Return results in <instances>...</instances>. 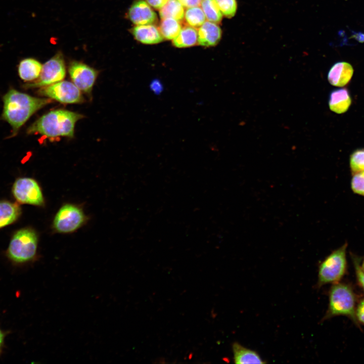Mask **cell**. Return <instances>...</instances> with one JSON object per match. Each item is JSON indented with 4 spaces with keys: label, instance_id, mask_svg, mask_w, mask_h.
I'll use <instances>...</instances> for the list:
<instances>
[{
    "label": "cell",
    "instance_id": "cell-1",
    "mask_svg": "<svg viewBox=\"0 0 364 364\" xmlns=\"http://www.w3.org/2000/svg\"><path fill=\"white\" fill-rule=\"evenodd\" d=\"M2 119L12 127L10 138L15 136L21 127L36 112L51 103L49 98H37L10 89L3 96Z\"/></svg>",
    "mask_w": 364,
    "mask_h": 364
},
{
    "label": "cell",
    "instance_id": "cell-2",
    "mask_svg": "<svg viewBox=\"0 0 364 364\" xmlns=\"http://www.w3.org/2000/svg\"><path fill=\"white\" fill-rule=\"evenodd\" d=\"M82 114L67 110L58 109L43 114L27 129L28 134H39L48 138L65 136L72 138L76 123Z\"/></svg>",
    "mask_w": 364,
    "mask_h": 364
},
{
    "label": "cell",
    "instance_id": "cell-3",
    "mask_svg": "<svg viewBox=\"0 0 364 364\" xmlns=\"http://www.w3.org/2000/svg\"><path fill=\"white\" fill-rule=\"evenodd\" d=\"M328 309L322 321L337 316H345L358 326L355 317L356 296L351 286L347 283L333 284L329 291Z\"/></svg>",
    "mask_w": 364,
    "mask_h": 364
},
{
    "label": "cell",
    "instance_id": "cell-4",
    "mask_svg": "<svg viewBox=\"0 0 364 364\" xmlns=\"http://www.w3.org/2000/svg\"><path fill=\"white\" fill-rule=\"evenodd\" d=\"M37 236L32 229L24 228L15 232L6 251L9 260L15 265L32 261L36 256Z\"/></svg>",
    "mask_w": 364,
    "mask_h": 364
},
{
    "label": "cell",
    "instance_id": "cell-5",
    "mask_svg": "<svg viewBox=\"0 0 364 364\" xmlns=\"http://www.w3.org/2000/svg\"><path fill=\"white\" fill-rule=\"evenodd\" d=\"M346 248L345 244L320 262L316 288L338 283L343 278L347 270Z\"/></svg>",
    "mask_w": 364,
    "mask_h": 364
},
{
    "label": "cell",
    "instance_id": "cell-6",
    "mask_svg": "<svg viewBox=\"0 0 364 364\" xmlns=\"http://www.w3.org/2000/svg\"><path fill=\"white\" fill-rule=\"evenodd\" d=\"M66 66L62 53H56L42 65L41 73L37 79L24 85L26 88H41L64 79L66 76Z\"/></svg>",
    "mask_w": 364,
    "mask_h": 364
},
{
    "label": "cell",
    "instance_id": "cell-7",
    "mask_svg": "<svg viewBox=\"0 0 364 364\" xmlns=\"http://www.w3.org/2000/svg\"><path fill=\"white\" fill-rule=\"evenodd\" d=\"M38 94L64 104H80L84 101L79 89L73 82L67 80L41 87Z\"/></svg>",
    "mask_w": 364,
    "mask_h": 364
},
{
    "label": "cell",
    "instance_id": "cell-8",
    "mask_svg": "<svg viewBox=\"0 0 364 364\" xmlns=\"http://www.w3.org/2000/svg\"><path fill=\"white\" fill-rule=\"evenodd\" d=\"M12 193L17 202L37 206L44 205V201L38 183L30 177H19L13 184Z\"/></svg>",
    "mask_w": 364,
    "mask_h": 364
},
{
    "label": "cell",
    "instance_id": "cell-9",
    "mask_svg": "<svg viewBox=\"0 0 364 364\" xmlns=\"http://www.w3.org/2000/svg\"><path fill=\"white\" fill-rule=\"evenodd\" d=\"M85 217L78 207L67 204L58 210L53 220V228L58 233H72L84 223Z\"/></svg>",
    "mask_w": 364,
    "mask_h": 364
},
{
    "label": "cell",
    "instance_id": "cell-10",
    "mask_svg": "<svg viewBox=\"0 0 364 364\" xmlns=\"http://www.w3.org/2000/svg\"><path fill=\"white\" fill-rule=\"evenodd\" d=\"M68 72L72 82L79 90L90 95L98 71L83 63L73 61L69 64Z\"/></svg>",
    "mask_w": 364,
    "mask_h": 364
},
{
    "label": "cell",
    "instance_id": "cell-11",
    "mask_svg": "<svg viewBox=\"0 0 364 364\" xmlns=\"http://www.w3.org/2000/svg\"><path fill=\"white\" fill-rule=\"evenodd\" d=\"M127 17L136 25L153 24L158 19L156 13L144 0L135 1L127 12Z\"/></svg>",
    "mask_w": 364,
    "mask_h": 364
},
{
    "label": "cell",
    "instance_id": "cell-12",
    "mask_svg": "<svg viewBox=\"0 0 364 364\" xmlns=\"http://www.w3.org/2000/svg\"><path fill=\"white\" fill-rule=\"evenodd\" d=\"M353 73L352 66L345 62H339L334 64L328 74V80L333 86L342 87L350 80Z\"/></svg>",
    "mask_w": 364,
    "mask_h": 364
},
{
    "label": "cell",
    "instance_id": "cell-13",
    "mask_svg": "<svg viewBox=\"0 0 364 364\" xmlns=\"http://www.w3.org/2000/svg\"><path fill=\"white\" fill-rule=\"evenodd\" d=\"M130 32L136 40L144 44H156L164 39L159 29L153 24L136 25Z\"/></svg>",
    "mask_w": 364,
    "mask_h": 364
},
{
    "label": "cell",
    "instance_id": "cell-14",
    "mask_svg": "<svg viewBox=\"0 0 364 364\" xmlns=\"http://www.w3.org/2000/svg\"><path fill=\"white\" fill-rule=\"evenodd\" d=\"M222 31L216 23L205 21L198 31V42L204 47L216 45L221 37Z\"/></svg>",
    "mask_w": 364,
    "mask_h": 364
},
{
    "label": "cell",
    "instance_id": "cell-15",
    "mask_svg": "<svg viewBox=\"0 0 364 364\" xmlns=\"http://www.w3.org/2000/svg\"><path fill=\"white\" fill-rule=\"evenodd\" d=\"M234 360L235 363H265L259 353L252 349L247 348L238 342L232 344Z\"/></svg>",
    "mask_w": 364,
    "mask_h": 364
},
{
    "label": "cell",
    "instance_id": "cell-16",
    "mask_svg": "<svg viewBox=\"0 0 364 364\" xmlns=\"http://www.w3.org/2000/svg\"><path fill=\"white\" fill-rule=\"evenodd\" d=\"M351 98L346 88L337 89L332 91L329 96V106L330 110L337 114L346 112L351 104Z\"/></svg>",
    "mask_w": 364,
    "mask_h": 364
},
{
    "label": "cell",
    "instance_id": "cell-17",
    "mask_svg": "<svg viewBox=\"0 0 364 364\" xmlns=\"http://www.w3.org/2000/svg\"><path fill=\"white\" fill-rule=\"evenodd\" d=\"M42 65L37 60L28 58L21 60L18 66V74L25 81L32 82L38 78Z\"/></svg>",
    "mask_w": 364,
    "mask_h": 364
},
{
    "label": "cell",
    "instance_id": "cell-18",
    "mask_svg": "<svg viewBox=\"0 0 364 364\" xmlns=\"http://www.w3.org/2000/svg\"><path fill=\"white\" fill-rule=\"evenodd\" d=\"M21 214V208L17 203L0 200V229L15 222Z\"/></svg>",
    "mask_w": 364,
    "mask_h": 364
},
{
    "label": "cell",
    "instance_id": "cell-19",
    "mask_svg": "<svg viewBox=\"0 0 364 364\" xmlns=\"http://www.w3.org/2000/svg\"><path fill=\"white\" fill-rule=\"evenodd\" d=\"M198 42V31L191 26L181 28L178 34L172 39L173 44L178 48L193 46Z\"/></svg>",
    "mask_w": 364,
    "mask_h": 364
},
{
    "label": "cell",
    "instance_id": "cell-20",
    "mask_svg": "<svg viewBox=\"0 0 364 364\" xmlns=\"http://www.w3.org/2000/svg\"><path fill=\"white\" fill-rule=\"evenodd\" d=\"M159 15L161 19L171 18L181 21L185 15L184 7L177 0H169L159 10Z\"/></svg>",
    "mask_w": 364,
    "mask_h": 364
},
{
    "label": "cell",
    "instance_id": "cell-21",
    "mask_svg": "<svg viewBox=\"0 0 364 364\" xmlns=\"http://www.w3.org/2000/svg\"><path fill=\"white\" fill-rule=\"evenodd\" d=\"M181 28L179 21L167 18L161 20L159 29L164 38L170 40L174 38Z\"/></svg>",
    "mask_w": 364,
    "mask_h": 364
},
{
    "label": "cell",
    "instance_id": "cell-22",
    "mask_svg": "<svg viewBox=\"0 0 364 364\" xmlns=\"http://www.w3.org/2000/svg\"><path fill=\"white\" fill-rule=\"evenodd\" d=\"M200 5L209 21L216 24L221 22L223 15L215 0H202Z\"/></svg>",
    "mask_w": 364,
    "mask_h": 364
},
{
    "label": "cell",
    "instance_id": "cell-23",
    "mask_svg": "<svg viewBox=\"0 0 364 364\" xmlns=\"http://www.w3.org/2000/svg\"><path fill=\"white\" fill-rule=\"evenodd\" d=\"M184 17L186 22L193 27L201 26L206 19L202 8L199 6L188 8Z\"/></svg>",
    "mask_w": 364,
    "mask_h": 364
},
{
    "label": "cell",
    "instance_id": "cell-24",
    "mask_svg": "<svg viewBox=\"0 0 364 364\" xmlns=\"http://www.w3.org/2000/svg\"><path fill=\"white\" fill-rule=\"evenodd\" d=\"M350 167L353 173L364 171V149H357L352 153Z\"/></svg>",
    "mask_w": 364,
    "mask_h": 364
},
{
    "label": "cell",
    "instance_id": "cell-25",
    "mask_svg": "<svg viewBox=\"0 0 364 364\" xmlns=\"http://www.w3.org/2000/svg\"><path fill=\"white\" fill-rule=\"evenodd\" d=\"M223 15L231 18L236 14L237 9L236 0H215Z\"/></svg>",
    "mask_w": 364,
    "mask_h": 364
},
{
    "label": "cell",
    "instance_id": "cell-26",
    "mask_svg": "<svg viewBox=\"0 0 364 364\" xmlns=\"http://www.w3.org/2000/svg\"><path fill=\"white\" fill-rule=\"evenodd\" d=\"M351 187L354 193L364 196V171L354 173Z\"/></svg>",
    "mask_w": 364,
    "mask_h": 364
},
{
    "label": "cell",
    "instance_id": "cell-27",
    "mask_svg": "<svg viewBox=\"0 0 364 364\" xmlns=\"http://www.w3.org/2000/svg\"><path fill=\"white\" fill-rule=\"evenodd\" d=\"M353 262L357 282L364 292V271L360 266L356 259H354Z\"/></svg>",
    "mask_w": 364,
    "mask_h": 364
},
{
    "label": "cell",
    "instance_id": "cell-28",
    "mask_svg": "<svg viewBox=\"0 0 364 364\" xmlns=\"http://www.w3.org/2000/svg\"><path fill=\"white\" fill-rule=\"evenodd\" d=\"M355 317L358 323L364 326V299L360 300L356 307Z\"/></svg>",
    "mask_w": 364,
    "mask_h": 364
},
{
    "label": "cell",
    "instance_id": "cell-29",
    "mask_svg": "<svg viewBox=\"0 0 364 364\" xmlns=\"http://www.w3.org/2000/svg\"><path fill=\"white\" fill-rule=\"evenodd\" d=\"M185 8H189L200 5L202 0H177Z\"/></svg>",
    "mask_w": 364,
    "mask_h": 364
},
{
    "label": "cell",
    "instance_id": "cell-30",
    "mask_svg": "<svg viewBox=\"0 0 364 364\" xmlns=\"http://www.w3.org/2000/svg\"><path fill=\"white\" fill-rule=\"evenodd\" d=\"M169 0H146L152 7L157 10L162 8Z\"/></svg>",
    "mask_w": 364,
    "mask_h": 364
},
{
    "label": "cell",
    "instance_id": "cell-31",
    "mask_svg": "<svg viewBox=\"0 0 364 364\" xmlns=\"http://www.w3.org/2000/svg\"><path fill=\"white\" fill-rule=\"evenodd\" d=\"M150 88L155 93H160L163 89L161 82L156 79L154 80L150 84Z\"/></svg>",
    "mask_w": 364,
    "mask_h": 364
},
{
    "label": "cell",
    "instance_id": "cell-32",
    "mask_svg": "<svg viewBox=\"0 0 364 364\" xmlns=\"http://www.w3.org/2000/svg\"><path fill=\"white\" fill-rule=\"evenodd\" d=\"M6 333L0 329V354L2 353L4 346L5 338Z\"/></svg>",
    "mask_w": 364,
    "mask_h": 364
},
{
    "label": "cell",
    "instance_id": "cell-33",
    "mask_svg": "<svg viewBox=\"0 0 364 364\" xmlns=\"http://www.w3.org/2000/svg\"><path fill=\"white\" fill-rule=\"evenodd\" d=\"M361 267L362 269L364 271V260H363V262H362V266H361Z\"/></svg>",
    "mask_w": 364,
    "mask_h": 364
}]
</instances>
